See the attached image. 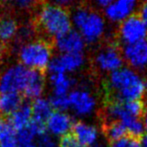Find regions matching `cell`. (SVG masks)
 I'll use <instances>...</instances> for the list:
<instances>
[{"mask_svg": "<svg viewBox=\"0 0 147 147\" xmlns=\"http://www.w3.org/2000/svg\"><path fill=\"white\" fill-rule=\"evenodd\" d=\"M107 89L112 100H141L147 91V82L137 71L129 67H121L109 74Z\"/></svg>", "mask_w": 147, "mask_h": 147, "instance_id": "obj_1", "label": "cell"}, {"mask_svg": "<svg viewBox=\"0 0 147 147\" xmlns=\"http://www.w3.org/2000/svg\"><path fill=\"white\" fill-rule=\"evenodd\" d=\"M38 28L50 38H57L72 29L71 15L66 8L45 3L37 11Z\"/></svg>", "mask_w": 147, "mask_h": 147, "instance_id": "obj_2", "label": "cell"}, {"mask_svg": "<svg viewBox=\"0 0 147 147\" xmlns=\"http://www.w3.org/2000/svg\"><path fill=\"white\" fill-rule=\"evenodd\" d=\"M71 22L87 43L97 42L104 34L105 22L103 17L88 6H77L71 15Z\"/></svg>", "mask_w": 147, "mask_h": 147, "instance_id": "obj_3", "label": "cell"}, {"mask_svg": "<svg viewBox=\"0 0 147 147\" xmlns=\"http://www.w3.org/2000/svg\"><path fill=\"white\" fill-rule=\"evenodd\" d=\"M20 64L31 70L43 72L53 58L52 47L47 41L33 39L21 44L18 50Z\"/></svg>", "mask_w": 147, "mask_h": 147, "instance_id": "obj_4", "label": "cell"}, {"mask_svg": "<svg viewBox=\"0 0 147 147\" xmlns=\"http://www.w3.org/2000/svg\"><path fill=\"white\" fill-rule=\"evenodd\" d=\"M29 73L30 69L20 63L8 66L0 74V94L23 92Z\"/></svg>", "mask_w": 147, "mask_h": 147, "instance_id": "obj_5", "label": "cell"}, {"mask_svg": "<svg viewBox=\"0 0 147 147\" xmlns=\"http://www.w3.org/2000/svg\"><path fill=\"white\" fill-rule=\"evenodd\" d=\"M145 110V105L141 100L117 101L111 100L105 108V115L108 120L124 121L128 118H140Z\"/></svg>", "mask_w": 147, "mask_h": 147, "instance_id": "obj_6", "label": "cell"}, {"mask_svg": "<svg viewBox=\"0 0 147 147\" xmlns=\"http://www.w3.org/2000/svg\"><path fill=\"white\" fill-rule=\"evenodd\" d=\"M124 63L120 47L114 43L107 44L99 48L94 55L93 64L98 71L111 74L120 69Z\"/></svg>", "mask_w": 147, "mask_h": 147, "instance_id": "obj_7", "label": "cell"}, {"mask_svg": "<svg viewBox=\"0 0 147 147\" xmlns=\"http://www.w3.org/2000/svg\"><path fill=\"white\" fill-rule=\"evenodd\" d=\"M119 39L124 44H132L147 38V26L139 14H131L121 22L118 29Z\"/></svg>", "mask_w": 147, "mask_h": 147, "instance_id": "obj_8", "label": "cell"}, {"mask_svg": "<svg viewBox=\"0 0 147 147\" xmlns=\"http://www.w3.org/2000/svg\"><path fill=\"white\" fill-rule=\"evenodd\" d=\"M69 108L77 116L85 117L91 115L95 111L97 101L94 95L87 89L78 88L71 90L68 94Z\"/></svg>", "mask_w": 147, "mask_h": 147, "instance_id": "obj_9", "label": "cell"}, {"mask_svg": "<svg viewBox=\"0 0 147 147\" xmlns=\"http://www.w3.org/2000/svg\"><path fill=\"white\" fill-rule=\"evenodd\" d=\"M124 62L133 70H143L147 67V38L132 44H124L120 48Z\"/></svg>", "mask_w": 147, "mask_h": 147, "instance_id": "obj_10", "label": "cell"}, {"mask_svg": "<svg viewBox=\"0 0 147 147\" xmlns=\"http://www.w3.org/2000/svg\"><path fill=\"white\" fill-rule=\"evenodd\" d=\"M85 59L82 53L74 54H59L53 57L48 66L49 74L54 73H72L83 66Z\"/></svg>", "mask_w": 147, "mask_h": 147, "instance_id": "obj_11", "label": "cell"}, {"mask_svg": "<svg viewBox=\"0 0 147 147\" xmlns=\"http://www.w3.org/2000/svg\"><path fill=\"white\" fill-rule=\"evenodd\" d=\"M54 45L60 54H74L83 52L85 41L77 30L71 29L55 38Z\"/></svg>", "mask_w": 147, "mask_h": 147, "instance_id": "obj_12", "label": "cell"}, {"mask_svg": "<svg viewBox=\"0 0 147 147\" xmlns=\"http://www.w3.org/2000/svg\"><path fill=\"white\" fill-rule=\"evenodd\" d=\"M46 129L54 136L68 135L73 127V119L65 111H54L46 120Z\"/></svg>", "mask_w": 147, "mask_h": 147, "instance_id": "obj_13", "label": "cell"}, {"mask_svg": "<svg viewBox=\"0 0 147 147\" xmlns=\"http://www.w3.org/2000/svg\"><path fill=\"white\" fill-rule=\"evenodd\" d=\"M72 136L82 147L95 145L98 140L99 132L93 124L86 121L74 122L72 127Z\"/></svg>", "mask_w": 147, "mask_h": 147, "instance_id": "obj_14", "label": "cell"}, {"mask_svg": "<svg viewBox=\"0 0 147 147\" xmlns=\"http://www.w3.org/2000/svg\"><path fill=\"white\" fill-rule=\"evenodd\" d=\"M137 1L138 0H114L105 8V15L110 21H123L134 11Z\"/></svg>", "mask_w": 147, "mask_h": 147, "instance_id": "obj_15", "label": "cell"}, {"mask_svg": "<svg viewBox=\"0 0 147 147\" xmlns=\"http://www.w3.org/2000/svg\"><path fill=\"white\" fill-rule=\"evenodd\" d=\"M45 89V76L43 72L37 70H31L25 88L23 90V96L28 99L40 98V95Z\"/></svg>", "mask_w": 147, "mask_h": 147, "instance_id": "obj_16", "label": "cell"}, {"mask_svg": "<svg viewBox=\"0 0 147 147\" xmlns=\"http://www.w3.org/2000/svg\"><path fill=\"white\" fill-rule=\"evenodd\" d=\"M31 119H32V110H31V105L28 103H23L19 108L10 114L8 118L10 124L16 132L25 128L29 124Z\"/></svg>", "mask_w": 147, "mask_h": 147, "instance_id": "obj_17", "label": "cell"}, {"mask_svg": "<svg viewBox=\"0 0 147 147\" xmlns=\"http://www.w3.org/2000/svg\"><path fill=\"white\" fill-rule=\"evenodd\" d=\"M53 95H68L71 91L74 81L68 74L54 73L49 76Z\"/></svg>", "mask_w": 147, "mask_h": 147, "instance_id": "obj_18", "label": "cell"}, {"mask_svg": "<svg viewBox=\"0 0 147 147\" xmlns=\"http://www.w3.org/2000/svg\"><path fill=\"white\" fill-rule=\"evenodd\" d=\"M23 104V97L20 93L0 94V115L9 116Z\"/></svg>", "mask_w": 147, "mask_h": 147, "instance_id": "obj_19", "label": "cell"}, {"mask_svg": "<svg viewBox=\"0 0 147 147\" xmlns=\"http://www.w3.org/2000/svg\"><path fill=\"white\" fill-rule=\"evenodd\" d=\"M32 110V118L46 123V120L52 114L53 108L50 104V101L45 98H37L31 104Z\"/></svg>", "mask_w": 147, "mask_h": 147, "instance_id": "obj_20", "label": "cell"}, {"mask_svg": "<svg viewBox=\"0 0 147 147\" xmlns=\"http://www.w3.org/2000/svg\"><path fill=\"white\" fill-rule=\"evenodd\" d=\"M18 33V25L11 17L4 16L0 18V42L8 43L16 38Z\"/></svg>", "mask_w": 147, "mask_h": 147, "instance_id": "obj_21", "label": "cell"}, {"mask_svg": "<svg viewBox=\"0 0 147 147\" xmlns=\"http://www.w3.org/2000/svg\"><path fill=\"white\" fill-rule=\"evenodd\" d=\"M103 132L108 140L111 142L117 141L127 136V131L123 123L117 120H109L103 126Z\"/></svg>", "mask_w": 147, "mask_h": 147, "instance_id": "obj_22", "label": "cell"}, {"mask_svg": "<svg viewBox=\"0 0 147 147\" xmlns=\"http://www.w3.org/2000/svg\"><path fill=\"white\" fill-rule=\"evenodd\" d=\"M121 122V121H120ZM125 129L127 131V135L133 138H138L143 135L144 133V125L140 118H128V119L122 121Z\"/></svg>", "mask_w": 147, "mask_h": 147, "instance_id": "obj_23", "label": "cell"}, {"mask_svg": "<svg viewBox=\"0 0 147 147\" xmlns=\"http://www.w3.org/2000/svg\"><path fill=\"white\" fill-rule=\"evenodd\" d=\"M16 137V131L9 120L5 118H0V141Z\"/></svg>", "mask_w": 147, "mask_h": 147, "instance_id": "obj_24", "label": "cell"}, {"mask_svg": "<svg viewBox=\"0 0 147 147\" xmlns=\"http://www.w3.org/2000/svg\"><path fill=\"white\" fill-rule=\"evenodd\" d=\"M50 104L53 109L56 111H65L69 109V101L68 95H53L49 99Z\"/></svg>", "mask_w": 147, "mask_h": 147, "instance_id": "obj_25", "label": "cell"}, {"mask_svg": "<svg viewBox=\"0 0 147 147\" xmlns=\"http://www.w3.org/2000/svg\"><path fill=\"white\" fill-rule=\"evenodd\" d=\"M110 147H141L140 146V141L138 139L130 136H125L117 141L111 142Z\"/></svg>", "mask_w": 147, "mask_h": 147, "instance_id": "obj_26", "label": "cell"}, {"mask_svg": "<svg viewBox=\"0 0 147 147\" xmlns=\"http://www.w3.org/2000/svg\"><path fill=\"white\" fill-rule=\"evenodd\" d=\"M58 147H82L75 140V138L72 135H65L63 137H61L59 143H58Z\"/></svg>", "mask_w": 147, "mask_h": 147, "instance_id": "obj_27", "label": "cell"}, {"mask_svg": "<svg viewBox=\"0 0 147 147\" xmlns=\"http://www.w3.org/2000/svg\"><path fill=\"white\" fill-rule=\"evenodd\" d=\"M37 147H58V144L52 139L49 135L44 134L38 138V142L36 144Z\"/></svg>", "mask_w": 147, "mask_h": 147, "instance_id": "obj_28", "label": "cell"}, {"mask_svg": "<svg viewBox=\"0 0 147 147\" xmlns=\"http://www.w3.org/2000/svg\"><path fill=\"white\" fill-rule=\"evenodd\" d=\"M6 2H11L18 8H22V9H26L33 6L36 3L37 0H4Z\"/></svg>", "mask_w": 147, "mask_h": 147, "instance_id": "obj_29", "label": "cell"}, {"mask_svg": "<svg viewBox=\"0 0 147 147\" xmlns=\"http://www.w3.org/2000/svg\"><path fill=\"white\" fill-rule=\"evenodd\" d=\"M76 1L77 0H47V3L54 4V5L60 6V7H63L67 9V7L74 5L76 3Z\"/></svg>", "mask_w": 147, "mask_h": 147, "instance_id": "obj_30", "label": "cell"}, {"mask_svg": "<svg viewBox=\"0 0 147 147\" xmlns=\"http://www.w3.org/2000/svg\"><path fill=\"white\" fill-rule=\"evenodd\" d=\"M0 147H18L17 139H16V137H13L0 141Z\"/></svg>", "mask_w": 147, "mask_h": 147, "instance_id": "obj_31", "label": "cell"}, {"mask_svg": "<svg viewBox=\"0 0 147 147\" xmlns=\"http://www.w3.org/2000/svg\"><path fill=\"white\" fill-rule=\"evenodd\" d=\"M139 15H140V17L142 18L143 22L145 23V25L147 26V1L143 2V4H142Z\"/></svg>", "mask_w": 147, "mask_h": 147, "instance_id": "obj_32", "label": "cell"}, {"mask_svg": "<svg viewBox=\"0 0 147 147\" xmlns=\"http://www.w3.org/2000/svg\"><path fill=\"white\" fill-rule=\"evenodd\" d=\"M113 1H114V0H94L96 5L99 6V7H107V6L110 5Z\"/></svg>", "mask_w": 147, "mask_h": 147, "instance_id": "obj_33", "label": "cell"}, {"mask_svg": "<svg viewBox=\"0 0 147 147\" xmlns=\"http://www.w3.org/2000/svg\"><path fill=\"white\" fill-rule=\"evenodd\" d=\"M143 125H144V130L147 132V106L145 107V110H144V113H143Z\"/></svg>", "mask_w": 147, "mask_h": 147, "instance_id": "obj_34", "label": "cell"}, {"mask_svg": "<svg viewBox=\"0 0 147 147\" xmlns=\"http://www.w3.org/2000/svg\"><path fill=\"white\" fill-rule=\"evenodd\" d=\"M140 146L141 147H147V134L142 137L141 141H140Z\"/></svg>", "mask_w": 147, "mask_h": 147, "instance_id": "obj_35", "label": "cell"}, {"mask_svg": "<svg viewBox=\"0 0 147 147\" xmlns=\"http://www.w3.org/2000/svg\"><path fill=\"white\" fill-rule=\"evenodd\" d=\"M91 147H103L102 145H97V144H95V145H93V146H91Z\"/></svg>", "mask_w": 147, "mask_h": 147, "instance_id": "obj_36", "label": "cell"}, {"mask_svg": "<svg viewBox=\"0 0 147 147\" xmlns=\"http://www.w3.org/2000/svg\"><path fill=\"white\" fill-rule=\"evenodd\" d=\"M142 1H143V2H146V1H147V0H142Z\"/></svg>", "mask_w": 147, "mask_h": 147, "instance_id": "obj_37", "label": "cell"}, {"mask_svg": "<svg viewBox=\"0 0 147 147\" xmlns=\"http://www.w3.org/2000/svg\"><path fill=\"white\" fill-rule=\"evenodd\" d=\"M0 2H1V0H0Z\"/></svg>", "mask_w": 147, "mask_h": 147, "instance_id": "obj_38", "label": "cell"}, {"mask_svg": "<svg viewBox=\"0 0 147 147\" xmlns=\"http://www.w3.org/2000/svg\"><path fill=\"white\" fill-rule=\"evenodd\" d=\"M146 82H147V81H146Z\"/></svg>", "mask_w": 147, "mask_h": 147, "instance_id": "obj_39", "label": "cell"}]
</instances>
